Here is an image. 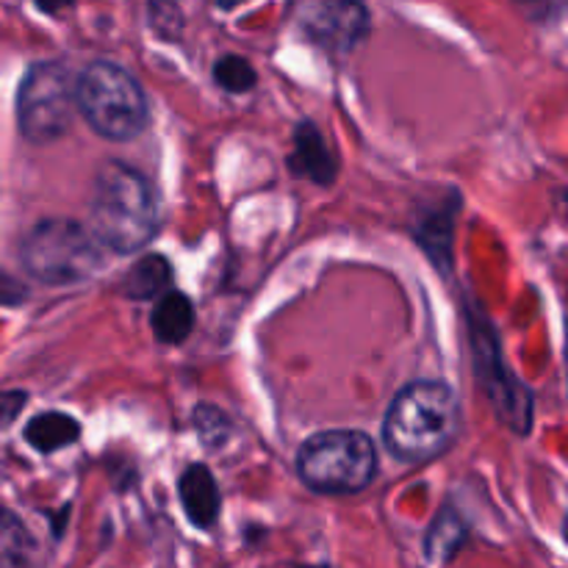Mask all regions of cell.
Wrapping results in <instances>:
<instances>
[{"label":"cell","instance_id":"cell-7","mask_svg":"<svg viewBox=\"0 0 568 568\" xmlns=\"http://www.w3.org/2000/svg\"><path fill=\"white\" fill-rule=\"evenodd\" d=\"M294 22L311 44L331 55L349 53L369 33V11L344 0H311L294 9Z\"/></svg>","mask_w":568,"mask_h":568},{"label":"cell","instance_id":"cell-8","mask_svg":"<svg viewBox=\"0 0 568 568\" xmlns=\"http://www.w3.org/2000/svg\"><path fill=\"white\" fill-rule=\"evenodd\" d=\"M288 170H292L294 175L305 178V181L320 183V186H331V183L336 181V153H333L325 133H322L314 122H300L297 131H294Z\"/></svg>","mask_w":568,"mask_h":568},{"label":"cell","instance_id":"cell-2","mask_svg":"<svg viewBox=\"0 0 568 568\" xmlns=\"http://www.w3.org/2000/svg\"><path fill=\"white\" fill-rule=\"evenodd\" d=\"M89 227L111 253L142 250L159 227V203L148 178L120 161L100 166L89 200Z\"/></svg>","mask_w":568,"mask_h":568},{"label":"cell","instance_id":"cell-12","mask_svg":"<svg viewBox=\"0 0 568 568\" xmlns=\"http://www.w3.org/2000/svg\"><path fill=\"white\" fill-rule=\"evenodd\" d=\"M172 283V266L164 255H144L122 277V294L131 300L164 297L166 286Z\"/></svg>","mask_w":568,"mask_h":568},{"label":"cell","instance_id":"cell-5","mask_svg":"<svg viewBox=\"0 0 568 568\" xmlns=\"http://www.w3.org/2000/svg\"><path fill=\"white\" fill-rule=\"evenodd\" d=\"M297 475L316 494H358L375 480V444L361 430H322L303 442Z\"/></svg>","mask_w":568,"mask_h":568},{"label":"cell","instance_id":"cell-10","mask_svg":"<svg viewBox=\"0 0 568 568\" xmlns=\"http://www.w3.org/2000/svg\"><path fill=\"white\" fill-rule=\"evenodd\" d=\"M155 338L161 344H181L186 342L189 333L194 327V305L186 294L166 292L164 297L155 303L153 316H150Z\"/></svg>","mask_w":568,"mask_h":568},{"label":"cell","instance_id":"cell-15","mask_svg":"<svg viewBox=\"0 0 568 568\" xmlns=\"http://www.w3.org/2000/svg\"><path fill=\"white\" fill-rule=\"evenodd\" d=\"M26 405V394H6L3 397V425H11L14 422L17 410Z\"/></svg>","mask_w":568,"mask_h":568},{"label":"cell","instance_id":"cell-11","mask_svg":"<svg viewBox=\"0 0 568 568\" xmlns=\"http://www.w3.org/2000/svg\"><path fill=\"white\" fill-rule=\"evenodd\" d=\"M81 438V425L72 416L61 414V410H48V414L33 416L26 425V442L31 444L37 453H59V449L72 447Z\"/></svg>","mask_w":568,"mask_h":568},{"label":"cell","instance_id":"cell-14","mask_svg":"<svg viewBox=\"0 0 568 568\" xmlns=\"http://www.w3.org/2000/svg\"><path fill=\"white\" fill-rule=\"evenodd\" d=\"M214 81L220 83L225 92L242 94V92H250V89L255 87L258 75H255L253 64H250L247 59L231 53V55H222V59H216Z\"/></svg>","mask_w":568,"mask_h":568},{"label":"cell","instance_id":"cell-3","mask_svg":"<svg viewBox=\"0 0 568 568\" xmlns=\"http://www.w3.org/2000/svg\"><path fill=\"white\" fill-rule=\"evenodd\" d=\"M105 247L75 220H42L20 239L22 270L44 286H72L103 270Z\"/></svg>","mask_w":568,"mask_h":568},{"label":"cell","instance_id":"cell-1","mask_svg":"<svg viewBox=\"0 0 568 568\" xmlns=\"http://www.w3.org/2000/svg\"><path fill=\"white\" fill-rule=\"evenodd\" d=\"M460 430V405L449 386L438 381L408 383L388 405L383 444L403 464L438 458Z\"/></svg>","mask_w":568,"mask_h":568},{"label":"cell","instance_id":"cell-6","mask_svg":"<svg viewBox=\"0 0 568 568\" xmlns=\"http://www.w3.org/2000/svg\"><path fill=\"white\" fill-rule=\"evenodd\" d=\"M78 75L61 61H37L28 67L17 92V125L26 142H59L78 111Z\"/></svg>","mask_w":568,"mask_h":568},{"label":"cell","instance_id":"cell-13","mask_svg":"<svg viewBox=\"0 0 568 568\" xmlns=\"http://www.w3.org/2000/svg\"><path fill=\"white\" fill-rule=\"evenodd\" d=\"M39 549L28 527L11 510L3 514L0 527V568H37Z\"/></svg>","mask_w":568,"mask_h":568},{"label":"cell","instance_id":"cell-4","mask_svg":"<svg viewBox=\"0 0 568 568\" xmlns=\"http://www.w3.org/2000/svg\"><path fill=\"white\" fill-rule=\"evenodd\" d=\"M78 111L98 136L131 142L150 120L148 98L136 78L114 61H92L78 75Z\"/></svg>","mask_w":568,"mask_h":568},{"label":"cell","instance_id":"cell-9","mask_svg":"<svg viewBox=\"0 0 568 568\" xmlns=\"http://www.w3.org/2000/svg\"><path fill=\"white\" fill-rule=\"evenodd\" d=\"M178 494H181V505L194 527H203V530L205 527H214L222 510V494L209 466H186L181 480H178Z\"/></svg>","mask_w":568,"mask_h":568}]
</instances>
